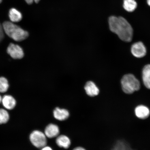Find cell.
I'll list each match as a JSON object with an SVG mask.
<instances>
[{"instance_id":"4","label":"cell","mask_w":150,"mask_h":150,"mask_svg":"<svg viewBox=\"0 0 150 150\" xmlns=\"http://www.w3.org/2000/svg\"><path fill=\"white\" fill-rule=\"evenodd\" d=\"M29 138L31 143L35 147L42 148L46 146L47 137L42 131H33L30 134Z\"/></svg>"},{"instance_id":"24","label":"cell","mask_w":150,"mask_h":150,"mask_svg":"<svg viewBox=\"0 0 150 150\" xmlns=\"http://www.w3.org/2000/svg\"><path fill=\"white\" fill-rule=\"evenodd\" d=\"M40 0H34V1H35V3H38Z\"/></svg>"},{"instance_id":"13","label":"cell","mask_w":150,"mask_h":150,"mask_svg":"<svg viewBox=\"0 0 150 150\" xmlns=\"http://www.w3.org/2000/svg\"><path fill=\"white\" fill-rule=\"evenodd\" d=\"M142 79L144 85L150 89V64L144 67L142 71Z\"/></svg>"},{"instance_id":"16","label":"cell","mask_w":150,"mask_h":150,"mask_svg":"<svg viewBox=\"0 0 150 150\" xmlns=\"http://www.w3.org/2000/svg\"><path fill=\"white\" fill-rule=\"evenodd\" d=\"M112 150H133L128 144L123 141H119Z\"/></svg>"},{"instance_id":"22","label":"cell","mask_w":150,"mask_h":150,"mask_svg":"<svg viewBox=\"0 0 150 150\" xmlns=\"http://www.w3.org/2000/svg\"><path fill=\"white\" fill-rule=\"evenodd\" d=\"M73 150H86L83 148L82 147H79L75 148Z\"/></svg>"},{"instance_id":"21","label":"cell","mask_w":150,"mask_h":150,"mask_svg":"<svg viewBox=\"0 0 150 150\" xmlns=\"http://www.w3.org/2000/svg\"><path fill=\"white\" fill-rule=\"evenodd\" d=\"M26 2L28 4H31L33 3L34 0H25Z\"/></svg>"},{"instance_id":"12","label":"cell","mask_w":150,"mask_h":150,"mask_svg":"<svg viewBox=\"0 0 150 150\" xmlns=\"http://www.w3.org/2000/svg\"><path fill=\"white\" fill-rule=\"evenodd\" d=\"M56 142L59 147L67 149L70 147L71 142L70 138L64 135H61L57 137Z\"/></svg>"},{"instance_id":"5","label":"cell","mask_w":150,"mask_h":150,"mask_svg":"<svg viewBox=\"0 0 150 150\" xmlns=\"http://www.w3.org/2000/svg\"><path fill=\"white\" fill-rule=\"evenodd\" d=\"M7 51L11 57L15 59H21L24 56V52L21 47L13 43L9 45Z\"/></svg>"},{"instance_id":"23","label":"cell","mask_w":150,"mask_h":150,"mask_svg":"<svg viewBox=\"0 0 150 150\" xmlns=\"http://www.w3.org/2000/svg\"><path fill=\"white\" fill-rule=\"evenodd\" d=\"M147 3L148 5L150 6V0H147Z\"/></svg>"},{"instance_id":"2","label":"cell","mask_w":150,"mask_h":150,"mask_svg":"<svg viewBox=\"0 0 150 150\" xmlns=\"http://www.w3.org/2000/svg\"><path fill=\"white\" fill-rule=\"evenodd\" d=\"M4 33L13 40L21 42L29 36L27 31L11 22L6 21L3 24Z\"/></svg>"},{"instance_id":"7","label":"cell","mask_w":150,"mask_h":150,"mask_svg":"<svg viewBox=\"0 0 150 150\" xmlns=\"http://www.w3.org/2000/svg\"><path fill=\"white\" fill-rule=\"evenodd\" d=\"M59 133V129L57 125L51 123L47 126L45 130L44 134L47 137L52 138L57 137Z\"/></svg>"},{"instance_id":"1","label":"cell","mask_w":150,"mask_h":150,"mask_svg":"<svg viewBox=\"0 0 150 150\" xmlns=\"http://www.w3.org/2000/svg\"><path fill=\"white\" fill-rule=\"evenodd\" d=\"M110 30L117 34L121 40L129 42L132 40L133 30L130 24L121 16H111L109 18Z\"/></svg>"},{"instance_id":"6","label":"cell","mask_w":150,"mask_h":150,"mask_svg":"<svg viewBox=\"0 0 150 150\" xmlns=\"http://www.w3.org/2000/svg\"><path fill=\"white\" fill-rule=\"evenodd\" d=\"M131 52L134 57L140 58L146 55L147 50L143 43L140 42L135 43L132 45Z\"/></svg>"},{"instance_id":"26","label":"cell","mask_w":150,"mask_h":150,"mask_svg":"<svg viewBox=\"0 0 150 150\" xmlns=\"http://www.w3.org/2000/svg\"><path fill=\"white\" fill-rule=\"evenodd\" d=\"M2 1V0H0V3H1Z\"/></svg>"},{"instance_id":"11","label":"cell","mask_w":150,"mask_h":150,"mask_svg":"<svg viewBox=\"0 0 150 150\" xmlns=\"http://www.w3.org/2000/svg\"><path fill=\"white\" fill-rule=\"evenodd\" d=\"M150 113L149 108L145 106H138L135 109L136 116L140 119H144L147 118L149 117Z\"/></svg>"},{"instance_id":"10","label":"cell","mask_w":150,"mask_h":150,"mask_svg":"<svg viewBox=\"0 0 150 150\" xmlns=\"http://www.w3.org/2000/svg\"><path fill=\"white\" fill-rule=\"evenodd\" d=\"M1 103L5 108L8 110L14 109L16 104V99L10 95H5L2 99Z\"/></svg>"},{"instance_id":"20","label":"cell","mask_w":150,"mask_h":150,"mask_svg":"<svg viewBox=\"0 0 150 150\" xmlns=\"http://www.w3.org/2000/svg\"><path fill=\"white\" fill-rule=\"evenodd\" d=\"M41 150H53L51 147L49 146H46L42 148V149Z\"/></svg>"},{"instance_id":"25","label":"cell","mask_w":150,"mask_h":150,"mask_svg":"<svg viewBox=\"0 0 150 150\" xmlns=\"http://www.w3.org/2000/svg\"><path fill=\"white\" fill-rule=\"evenodd\" d=\"M2 99V98L1 96L0 95V104L1 103Z\"/></svg>"},{"instance_id":"17","label":"cell","mask_w":150,"mask_h":150,"mask_svg":"<svg viewBox=\"0 0 150 150\" xmlns=\"http://www.w3.org/2000/svg\"><path fill=\"white\" fill-rule=\"evenodd\" d=\"M9 119V115L8 112L4 109H0V125L6 123Z\"/></svg>"},{"instance_id":"15","label":"cell","mask_w":150,"mask_h":150,"mask_svg":"<svg viewBox=\"0 0 150 150\" xmlns=\"http://www.w3.org/2000/svg\"><path fill=\"white\" fill-rule=\"evenodd\" d=\"M137 3L135 0H124L123 7L128 12H132L137 8Z\"/></svg>"},{"instance_id":"9","label":"cell","mask_w":150,"mask_h":150,"mask_svg":"<svg viewBox=\"0 0 150 150\" xmlns=\"http://www.w3.org/2000/svg\"><path fill=\"white\" fill-rule=\"evenodd\" d=\"M84 90L87 95L91 97L96 96L99 93V90L96 84L91 81L86 83L84 86Z\"/></svg>"},{"instance_id":"18","label":"cell","mask_w":150,"mask_h":150,"mask_svg":"<svg viewBox=\"0 0 150 150\" xmlns=\"http://www.w3.org/2000/svg\"><path fill=\"white\" fill-rule=\"evenodd\" d=\"M9 87L8 82L6 79L4 77H0V93L6 92Z\"/></svg>"},{"instance_id":"3","label":"cell","mask_w":150,"mask_h":150,"mask_svg":"<svg viewBox=\"0 0 150 150\" xmlns=\"http://www.w3.org/2000/svg\"><path fill=\"white\" fill-rule=\"evenodd\" d=\"M122 89L124 92L131 94L139 90L140 82L134 75L127 74L124 76L121 80Z\"/></svg>"},{"instance_id":"14","label":"cell","mask_w":150,"mask_h":150,"mask_svg":"<svg viewBox=\"0 0 150 150\" xmlns=\"http://www.w3.org/2000/svg\"><path fill=\"white\" fill-rule=\"evenodd\" d=\"M8 16L11 22H18L21 21L22 18L21 13L16 8H11L9 11Z\"/></svg>"},{"instance_id":"8","label":"cell","mask_w":150,"mask_h":150,"mask_svg":"<svg viewBox=\"0 0 150 150\" xmlns=\"http://www.w3.org/2000/svg\"><path fill=\"white\" fill-rule=\"evenodd\" d=\"M53 115L58 120L63 121L68 119L70 113L68 110L65 109L56 108L54 110Z\"/></svg>"},{"instance_id":"19","label":"cell","mask_w":150,"mask_h":150,"mask_svg":"<svg viewBox=\"0 0 150 150\" xmlns=\"http://www.w3.org/2000/svg\"><path fill=\"white\" fill-rule=\"evenodd\" d=\"M4 31L3 25L0 24V42L2 40L4 36Z\"/></svg>"}]
</instances>
